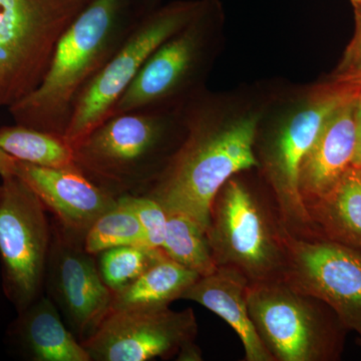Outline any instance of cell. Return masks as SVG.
<instances>
[{
  "label": "cell",
  "instance_id": "cell-1",
  "mask_svg": "<svg viewBox=\"0 0 361 361\" xmlns=\"http://www.w3.org/2000/svg\"><path fill=\"white\" fill-rule=\"evenodd\" d=\"M184 137L161 174L142 194L166 211L187 214L207 232L216 195L228 180L259 168L256 139L261 114H224L198 94L183 106Z\"/></svg>",
  "mask_w": 361,
  "mask_h": 361
},
{
  "label": "cell",
  "instance_id": "cell-2",
  "mask_svg": "<svg viewBox=\"0 0 361 361\" xmlns=\"http://www.w3.org/2000/svg\"><path fill=\"white\" fill-rule=\"evenodd\" d=\"M145 14L140 0H92L59 39L39 87L9 106L14 123L65 137L78 96Z\"/></svg>",
  "mask_w": 361,
  "mask_h": 361
},
{
  "label": "cell",
  "instance_id": "cell-3",
  "mask_svg": "<svg viewBox=\"0 0 361 361\" xmlns=\"http://www.w3.org/2000/svg\"><path fill=\"white\" fill-rule=\"evenodd\" d=\"M183 106L109 116L73 147L75 166L118 198L142 194L184 137Z\"/></svg>",
  "mask_w": 361,
  "mask_h": 361
},
{
  "label": "cell",
  "instance_id": "cell-4",
  "mask_svg": "<svg viewBox=\"0 0 361 361\" xmlns=\"http://www.w3.org/2000/svg\"><path fill=\"white\" fill-rule=\"evenodd\" d=\"M360 87L334 78L314 85L289 104L261 137L259 169L274 194L280 222L295 236L315 238L299 192L301 163L329 116Z\"/></svg>",
  "mask_w": 361,
  "mask_h": 361
},
{
  "label": "cell",
  "instance_id": "cell-5",
  "mask_svg": "<svg viewBox=\"0 0 361 361\" xmlns=\"http://www.w3.org/2000/svg\"><path fill=\"white\" fill-rule=\"evenodd\" d=\"M249 314L275 361L341 358L348 329L319 299L292 288L283 278L250 282Z\"/></svg>",
  "mask_w": 361,
  "mask_h": 361
},
{
  "label": "cell",
  "instance_id": "cell-6",
  "mask_svg": "<svg viewBox=\"0 0 361 361\" xmlns=\"http://www.w3.org/2000/svg\"><path fill=\"white\" fill-rule=\"evenodd\" d=\"M92 0H0V108L44 78L59 39Z\"/></svg>",
  "mask_w": 361,
  "mask_h": 361
},
{
  "label": "cell",
  "instance_id": "cell-7",
  "mask_svg": "<svg viewBox=\"0 0 361 361\" xmlns=\"http://www.w3.org/2000/svg\"><path fill=\"white\" fill-rule=\"evenodd\" d=\"M207 238L217 266H229L250 282L283 277L286 248L280 220L236 176L216 195Z\"/></svg>",
  "mask_w": 361,
  "mask_h": 361
},
{
  "label": "cell",
  "instance_id": "cell-8",
  "mask_svg": "<svg viewBox=\"0 0 361 361\" xmlns=\"http://www.w3.org/2000/svg\"><path fill=\"white\" fill-rule=\"evenodd\" d=\"M204 0H178L142 16L127 39L78 96L65 140L82 141L111 115L154 51L198 13Z\"/></svg>",
  "mask_w": 361,
  "mask_h": 361
},
{
  "label": "cell",
  "instance_id": "cell-9",
  "mask_svg": "<svg viewBox=\"0 0 361 361\" xmlns=\"http://www.w3.org/2000/svg\"><path fill=\"white\" fill-rule=\"evenodd\" d=\"M217 0H204L188 25L149 56L111 116L142 109L177 108L195 94L203 75L219 16Z\"/></svg>",
  "mask_w": 361,
  "mask_h": 361
},
{
  "label": "cell",
  "instance_id": "cell-10",
  "mask_svg": "<svg viewBox=\"0 0 361 361\" xmlns=\"http://www.w3.org/2000/svg\"><path fill=\"white\" fill-rule=\"evenodd\" d=\"M0 177L2 287L18 313L44 295L52 230L47 208L32 189L6 171Z\"/></svg>",
  "mask_w": 361,
  "mask_h": 361
},
{
  "label": "cell",
  "instance_id": "cell-11",
  "mask_svg": "<svg viewBox=\"0 0 361 361\" xmlns=\"http://www.w3.org/2000/svg\"><path fill=\"white\" fill-rule=\"evenodd\" d=\"M286 248L283 279L326 304L361 341V253L326 240L303 238L282 225Z\"/></svg>",
  "mask_w": 361,
  "mask_h": 361
},
{
  "label": "cell",
  "instance_id": "cell-12",
  "mask_svg": "<svg viewBox=\"0 0 361 361\" xmlns=\"http://www.w3.org/2000/svg\"><path fill=\"white\" fill-rule=\"evenodd\" d=\"M197 331L190 308L111 310L82 344L92 361H147L178 355Z\"/></svg>",
  "mask_w": 361,
  "mask_h": 361
},
{
  "label": "cell",
  "instance_id": "cell-13",
  "mask_svg": "<svg viewBox=\"0 0 361 361\" xmlns=\"http://www.w3.org/2000/svg\"><path fill=\"white\" fill-rule=\"evenodd\" d=\"M51 230L44 287L82 342L110 312L113 292L104 283L94 255L85 250L84 239L59 224Z\"/></svg>",
  "mask_w": 361,
  "mask_h": 361
},
{
  "label": "cell",
  "instance_id": "cell-14",
  "mask_svg": "<svg viewBox=\"0 0 361 361\" xmlns=\"http://www.w3.org/2000/svg\"><path fill=\"white\" fill-rule=\"evenodd\" d=\"M20 178L66 231L85 238L90 226L118 198L89 179L77 167L54 168L18 160L0 149V172Z\"/></svg>",
  "mask_w": 361,
  "mask_h": 361
},
{
  "label": "cell",
  "instance_id": "cell-15",
  "mask_svg": "<svg viewBox=\"0 0 361 361\" xmlns=\"http://www.w3.org/2000/svg\"><path fill=\"white\" fill-rule=\"evenodd\" d=\"M360 90L332 113L304 157L298 187L305 207L330 193L353 165L356 97Z\"/></svg>",
  "mask_w": 361,
  "mask_h": 361
},
{
  "label": "cell",
  "instance_id": "cell-16",
  "mask_svg": "<svg viewBox=\"0 0 361 361\" xmlns=\"http://www.w3.org/2000/svg\"><path fill=\"white\" fill-rule=\"evenodd\" d=\"M248 278L235 268L218 266L206 276L199 277L180 299L201 304L222 318L238 334L247 361H275L261 341L247 303Z\"/></svg>",
  "mask_w": 361,
  "mask_h": 361
},
{
  "label": "cell",
  "instance_id": "cell-17",
  "mask_svg": "<svg viewBox=\"0 0 361 361\" xmlns=\"http://www.w3.org/2000/svg\"><path fill=\"white\" fill-rule=\"evenodd\" d=\"M9 339L18 353L32 361H92L82 342L66 327L56 303L42 295L11 324Z\"/></svg>",
  "mask_w": 361,
  "mask_h": 361
},
{
  "label": "cell",
  "instance_id": "cell-18",
  "mask_svg": "<svg viewBox=\"0 0 361 361\" xmlns=\"http://www.w3.org/2000/svg\"><path fill=\"white\" fill-rule=\"evenodd\" d=\"M316 239L361 253V167L350 166L326 196L307 207Z\"/></svg>",
  "mask_w": 361,
  "mask_h": 361
},
{
  "label": "cell",
  "instance_id": "cell-19",
  "mask_svg": "<svg viewBox=\"0 0 361 361\" xmlns=\"http://www.w3.org/2000/svg\"><path fill=\"white\" fill-rule=\"evenodd\" d=\"M200 275L172 259L165 257L152 265L134 282L113 292L111 310H160L169 307ZM110 310V311H111Z\"/></svg>",
  "mask_w": 361,
  "mask_h": 361
},
{
  "label": "cell",
  "instance_id": "cell-20",
  "mask_svg": "<svg viewBox=\"0 0 361 361\" xmlns=\"http://www.w3.org/2000/svg\"><path fill=\"white\" fill-rule=\"evenodd\" d=\"M0 149L33 165L54 168L75 165L73 147L65 137L16 123L0 128Z\"/></svg>",
  "mask_w": 361,
  "mask_h": 361
},
{
  "label": "cell",
  "instance_id": "cell-21",
  "mask_svg": "<svg viewBox=\"0 0 361 361\" xmlns=\"http://www.w3.org/2000/svg\"><path fill=\"white\" fill-rule=\"evenodd\" d=\"M168 223L161 250L169 258L201 276L217 269L207 232L187 214L167 211Z\"/></svg>",
  "mask_w": 361,
  "mask_h": 361
},
{
  "label": "cell",
  "instance_id": "cell-22",
  "mask_svg": "<svg viewBox=\"0 0 361 361\" xmlns=\"http://www.w3.org/2000/svg\"><path fill=\"white\" fill-rule=\"evenodd\" d=\"M130 245L147 246L146 238L134 211L118 197L116 205L102 214L85 233L84 247L94 256L115 247Z\"/></svg>",
  "mask_w": 361,
  "mask_h": 361
},
{
  "label": "cell",
  "instance_id": "cell-23",
  "mask_svg": "<svg viewBox=\"0 0 361 361\" xmlns=\"http://www.w3.org/2000/svg\"><path fill=\"white\" fill-rule=\"evenodd\" d=\"M97 255L102 278L111 292H116L134 282L166 254L161 249L130 245L115 247Z\"/></svg>",
  "mask_w": 361,
  "mask_h": 361
},
{
  "label": "cell",
  "instance_id": "cell-24",
  "mask_svg": "<svg viewBox=\"0 0 361 361\" xmlns=\"http://www.w3.org/2000/svg\"><path fill=\"white\" fill-rule=\"evenodd\" d=\"M139 220L147 246L161 249L167 231L168 213L155 199L144 194L123 195Z\"/></svg>",
  "mask_w": 361,
  "mask_h": 361
},
{
  "label": "cell",
  "instance_id": "cell-25",
  "mask_svg": "<svg viewBox=\"0 0 361 361\" xmlns=\"http://www.w3.org/2000/svg\"><path fill=\"white\" fill-rule=\"evenodd\" d=\"M355 14V30L341 63L331 78L339 77L361 68V0H350Z\"/></svg>",
  "mask_w": 361,
  "mask_h": 361
},
{
  "label": "cell",
  "instance_id": "cell-26",
  "mask_svg": "<svg viewBox=\"0 0 361 361\" xmlns=\"http://www.w3.org/2000/svg\"><path fill=\"white\" fill-rule=\"evenodd\" d=\"M355 125L356 147L353 165L360 166L361 167V85L357 97H356Z\"/></svg>",
  "mask_w": 361,
  "mask_h": 361
},
{
  "label": "cell",
  "instance_id": "cell-27",
  "mask_svg": "<svg viewBox=\"0 0 361 361\" xmlns=\"http://www.w3.org/2000/svg\"><path fill=\"white\" fill-rule=\"evenodd\" d=\"M178 360H201L200 348L194 343V341L189 342L186 345L183 346L178 353Z\"/></svg>",
  "mask_w": 361,
  "mask_h": 361
},
{
  "label": "cell",
  "instance_id": "cell-28",
  "mask_svg": "<svg viewBox=\"0 0 361 361\" xmlns=\"http://www.w3.org/2000/svg\"><path fill=\"white\" fill-rule=\"evenodd\" d=\"M330 78L341 80V82H349V84L361 85V68L357 71H351V73H346V75H339V77Z\"/></svg>",
  "mask_w": 361,
  "mask_h": 361
},
{
  "label": "cell",
  "instance_id": "cell-29",
  "mask_svg": "<svg viewBox=\"0 0 361 361\" xmlns=\"http://www.w3.org/2000/svg\"><path fill=\"white\" fill-rule=\"evenodd\" d=\"M159 1H160V0H140L142 8L144 9L145 13H149V11L157 8Z\"/></svg>",
  "mask_w": 361,
  "mask_h": 361
},
{
  "label": "cell",
  "instance_id": "cell-30",
  "mask_svg": "<svg viewBox=\"0 0 361 361\" xmlns=\"http://www.w3.org/2000/svg\"><path fill=\"white\" fill-rule=\"evenodd\" d=\"M1 195H2V186L0 185V199H1Z\"/></svg>",
  "mask_w": 361,
  "mask_h": 361
}]
</instances>
